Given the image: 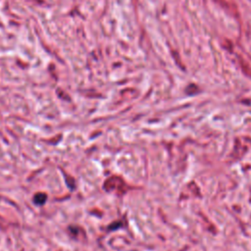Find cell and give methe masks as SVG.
Returning <instances> with one entry per match:
<instances>
[{"label":"cell","mask_w":251,"mask_h":251,"mask_svg":"<svg viewBox=\"0 0 251 251\" xmlns=\"http://www.w3.org/2000/svg\"><path fill=\"white\" fill-rule=\"evenodd\" d=\"M46 195L44 193H37L34 195V202L36 204H43L45 202Z\"/></svg>","instance_id":"6da1fadb"}]
</instances>
